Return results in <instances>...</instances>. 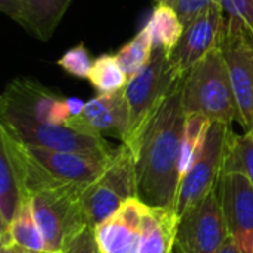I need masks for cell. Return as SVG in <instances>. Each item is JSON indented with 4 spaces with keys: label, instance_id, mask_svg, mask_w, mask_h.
<instances>
[{
    "label": "cell",
    "instance_id": "6da1fadb",
    "mask_svg": "<svg viewBox=\"0 0 253 253\" xmlns=\"http://www.w3.org/2000/svg\"><path fill=\"white\" fill-rule=\"evenodd\" d=\"M182 82L178 79L166 101L132 150L136 197L148 206L175 208L181 184V151L185 127Z\"/></svg>",
    "mask_w": 253,
    "mask_h": 253
},
{
    "label": "cell",
    "instance_id": "7a4b0ae2",
    "mask_svg": "<svg viewBox=\"0 0 253 253\" xmlns=\"http://www.w3.org/2000/svg\"><path fill=\"white\" fill-rule=\"evenodd\" d=\"M182 107L185 116L199 114L211 122L227 125L237 120L236 101L221 46L211 50L184 77Z\"/></svg>",
    "mask_w": 253,
    "mask_h": 253
},
{
    "label": "cell",
    "instance_id": "3957f363",
    "mask_svg": "<svg viewBox=\"0 0 253 253\" xmlns=\"http://www.w3.org/2000/svg\"><path fill=\"white\" fill-rule=\"evenodd\" d=\"M181 77H176L169 61V53L162 47H154L150 64L125 87L127 105V129L122 144L130 151L136 147L145 127L157 114L173 84Z\"/></svg>",
    "mask_w": 253,
    "mask_h": 253
},
{
    "label": "cell",
    "instance_id": "277c9868",
    "mask_svg": "<svg viewBox=\"0 0 253 253\" xmlns=\"http://www.w3.org/2000/svg\"><path fill=\"white\" fill-rule=\"evenodd\" d=\"M0 125L6 126L25 145L98 157H110L116 150L101 135L84 133L65 125L39 122L3 102H0Z\"/></svg>",
    "mask_w": 253,
    "mask_h": 253
},
{
    "label": "cell",
    "instance_id": "5b68a950",
    "mask_svg": "<svg viewBox=\"0 0 253 253\" xmlns=\"http://www.w3.org/2000/svg\"><path fill=\"white\" fill-rule=\"evenodd\" d=\"M86 187L61 185L34 194L30 202L46 251L59 253L87 225L82 193Z\"/></svg>",
    "mask_w": 253,
    "mask_h": 253
},
{
    "label": "cell",
    "instance_id": "8992f818",
    "mask_svg": "<svg viewBox=\"0 0 253 253\" xmlns=\"http://www.w3.org/2000/svg\"><path fill=\"white\" fill-rule=\"evenodd\" d=\"M133 197H136L135 159L122 144L114 150L104 172L82 193L87 225L96 228Z\"/></svg>",
    "mask_w": 253,
    "mask_h": 253
},
{
    "label": "cell",
    "instance_id": "52a82bcc",
    "mask_svg": "<svg viewBox=\"0 0 253 253\" xmlns=\"http://www.w3.org/2000/svg\"><path fill=\"white\" fill-rule=\"evenodd\" d=\"M231 132V125L221 122L211 123L197 159L182 176L179 184L175 205L179 218L216 190L222 175L225 150Z\"/></svg>",
    "mask_w": 253,
    "mask_h": 253
},
{
    "label": "cell",
    "instance_id": "ba28073f",
    "mask_svg": "<svg viewBox=\"0 0 253 253\" xmlns=\"http://www.w3.org/2000/svg\"><path fill=\"white\" fill-rule=\"evenodd\" d=\"M228 237L215 190L179 218L173 253H219Z\"/></svg>",
    "mask_w": 253,
    "mask_h": 253
},
{
    "label": "cell",
    "instance_id": "9c48e42d",
    "mask_svg": "<svg viewBox=\"0 0 253 253\" xmlns=\"http://www.w3.org/2000/svg\"><path fill=\"white\" fill-rule=\"evenodd\" d=\"M221 49L227 62L237 122L245 132L253 129V36L242 27L225 24Z\"/></svg>",
    "mask_w": 253,
    "mask_h": 253
},
{
    "label": "cell",
    "instance_id": "30bf717a",
    "mask_svg": "<svg viewBox=\"0 0 253 253\" xmlns=\"http://www.w3.org/2000/svg\"><path fill=\"white\" fill-rule=\"evenodd\" d=\"M224 27L225 18L219 3L209 6L185 25L179 43L169 55L176 77H185L200 59L221 44Z\"/></svg>",
    "mask_w": 253,
    "mask_h": 253
},
{
    "label": "cell",
    "instance_id": "8fae6325",
    "mask_svg": "<svg viewBox=\"0 0 253 253\" xmlns=\"http://www.w3.org/2000/svg\"><path fill=\"white\" fill-rule=\"evenodd\" d=\"M218 197L228 236L243 253H253V184L239 172H222Z\"/></svg>",
    "mask_w": 253,
    "mask_h": 253
},
{
    "label": "cell",
    "instance_id": "7c38bea8",
    "mask_svg": "<svg viewBox=\"0 0 253 253\" xmlns=\"http://www.w3.org/2000/svg\"><path fill=\"white\" fill-rule=\"evenodd\" d=\"M25 145V144H24ZM28 156L58 184L87 187L105 169L110 157L55 151L42 147L25 145Z\"/></svg>",
    "mask_w": 253,
    "mask_h": 253
},
{
    "label": "cell",
    "instance_id": "4fadbf2b",
    "mask_svg": "<svg viewBox=\"0 0 253 253\" xmlns=\"http://www.w3.org/2000/svg\"><path fill=\"white\" fill-rule=\"evenodd\" d=\"M0 102L12 105L43 123L67 125L70 120L65 98L28 77H18L9 82Z\"/></svg>",
    "mask_w": 253,
    "mask_h": 253
},
{
    "label": "cell",
    "instance_id": "5bb4252c",
    "mask_svg": "<svg viewBox=\"0 0 253 253\" xmlns=\"http://www.w3.org/2000/svg\"><path fill=\"white\" fill-rule=\"evenodd\" d=\"M148 205L133 197L95 228L101 253H138L142 218Z\"/></svg>",
    "mask_w": 253,
    "mask_h": 253
},
{
    "label": "cell",
    "instance_id": "9a60e30c",
    "mask_svg": "<svg viewBox=\"0 0 253 253\" xmlns=\"http://www.w3.org/2000/svg\"><path fill=\"white\" fill-rule=\"evenodd\" d=\"M65 126L92 135H111L125 138L127 129V105L125 89L114 93H98L86 102L79 117H71Z\"/></svg>",
    "mask_w": 253,
    "mask_h": 253
},
{
    "label": "cell",
    "instance_id": "2e32d148",
    "mask_svg": "<svg viewBox=\"0 0 253 253\" xmlns=\"http://www.w3.org/2000/svg\"><path fill=\"white\" fill-rule=\"evenodd\" d=\"M73 0H0V10L33 37L47 42Z\"/></svg>",
    "mask_w": 253,
    "mask_h": 253
},
{
    "label": "cell",
    "instance_id": "e0dca14e",
    "mask_svg": "<svg viewBox=\"0 0 253 253\" xmlns=\"http://www.w3.org/2000/svg\"><path fill=\"white\" fill-rule=\"evenodd\" d=\"M179 215L175 208L147 206L138 253H173Z\"/></svg>",
    "mask_w": 253,
    "mask_h": 253
},
{
    "label": "cell",
    "instance_id": "ac0fdd59",
    "mask_svg": "<svg viewBox=\"0 0 253 253\" xmlns=\"http://www.w3.org/2000/svg\"><path fill=\"white\" fill-rule=\"evenodd\" d=\"M145 27L151 34L154 47H162L169 55L179 43L185 30L181 16L169 3H157Z\"/></svg>",
    "mask_w": 253,
    "mask_h": 253
},
{
    "label": "cell",
    "instance_id": "d6986e66",
    "mask_svg": "<svg viewBox=\"0 0 253 253\" xmlns=\"http://www.w3.org/2000/svg\"><path fill=\"white\" fill-rule=\"evenodd\" d=\"M1 243H13L25 251L33 252L46 251V245L34 218L30 199H25L21 203L7 231L1 234Z\"/></svg>",
    "mask_w": 253,
    "mask_h": 253
},
{
    "label": "cell",
    "instance_id": "ffe728a7",
    "mask_svg": "<svg viewBox=\"0 0 253 253\" xmlns=\"http://www.w3.org/2000/svg\"><path fill=\"white\" fill-rule=\"evenodd\" d=\"M22 191L7 154L0 148V231H7L21 203Z\"/></svg>",
    "mask_w": 253,
    "mask_h": 253
},
{
    "label": "cell",
    "instance_id": "44dd1931",
    "mask_svg": "<svg viewBox=\"0 0 253 253\" xmlns=\"http://www.w3.org/2000/svg\"><path fill=\"white\" fill-rule=\"evenodd\" d=\"M154 52V43L151 34L147 27L139 30V33L123 44L117 52L116 56L126 73L127 79L130 80L136 74H139L151 61Z\"/></svg>",
    "mask_w": 253,
    "mask_h": 253
},
{
    "label": "cell",
    "instance_id": "7402d4cb",
    "mask_svg": "<svg viewBox=\"0 0 253 253\" xmlns=\"http://www.w3.org/2000/svg\"><path fill=\"white\" fill-rule=\"evenodd\" d=\"M87 80L98 90V93L102 95L123 90L129 82L116 53H104L95 58Z\"/></svg>",
    "mask_w": 253,
    "mask_h": 253
},
{
    "label": "cell",
    "instance_id": "603a6c76",
    "mask_svg": "<svg viewBox=\"0 0 253 253\" xmlns=\"http://www.w3.org/2000/svg\"><path fill=\"white\" fill-rule=\"evenodd\" d=\"M222 172H239L253 184V129L242 135L231 132L225 150Z\"/></svg>",
    "mask_w": 253,
    "mask_h": 253
},
{
    "label": "cell",
    "instance_id": "cb8c5ba5",
    "mask_svg": "<svg viewBox=\"0 0 253 253\" xmlns=\"http://www.w3.org/2000/svg\"><path fill=\"white\" fill-rule=\"evenodd\" d=\"M211 123H212L211 120L199 114H190L185 117L182 151H181V179L197 159L205 144Z\"/></svg>",
    "mask_w": 253,
    "mask_h": 253
},
{
    "label": "cell",
    "instance_id": "d4e9b609",
    "mask_svg": "<svg viewBox=\"0 0 253 253\" xmlns=\"http://www.w3.org/2000/svg\"><path fill=\"white\" fill-rule=\"evenodd\" d=\"M93 61L89 50L83 43H79L73 47H70L59 59L58 67H61L67 74L77 77V79H87L90 74V70L93 67Z\"/></svg>",
    "mask_w": 253,
    "mask_h": 253
},
{
    "label": "cell",
    "instance_id": "484cf974",
    "mask_svg": "<svg viewBox=\"0 0 253 253\" xmlns=\"http://www.w3.org/2000/svg\"><path fill=\"white\" fill-rule=\"evenodd\" d=\"M225 24L242 27L253 36V0H219Z\"/></svg>",
    "mask_w": 253,
    "mask_h": 253
},
{
    "label": "cell",
    "instance_id": "4316f807",
    "mask_svg": "<svg viewBox=\"0 0 253 253\" xmlns=\"http://www.w3.org/2000/svg\"><path fill=\"white\" fill-rule=\"evenodd\" d=\"M59 253H101L95 228L86 227L80 234H77Z\"/></svg>",
    "mask_w": 253,
    "mask_h": 253
},
{
    "label": "cell",
    "instance_id": "83f0119b",
    "mask_svg": "<svg viewBox=\"0 0 253 253\" xmlns=\"http://www.w3.org/2000/svg\"><path fill=\"white\" fill-rule=\"evenodd\" d=\"M216 3H219V0H170L169 4L178 12L184 25H187L199 13Z\"/></svg>",
    "mask_w": 253,
    "mask_h": 253
},
{
    "label": "cell",
    "instance_id": "f1b7e54d",
    "mask_svg": "<svg viewBox=\"0 0 253 253\" xmlns=\"http://www.w3.org/2000/svg\"><path fill=\"white\" fill-rule=\"evenodd\" d=\"M65 101H67V107H68V111H70V119L71 117H79L83 113L86 102H83L82 99H79L76 96L65 98Z\"/></svg>",
    "mask_w": 253,
    "mask_h": 253
},
{
    "label": "cell",
    "instance_id": "f546056e",
    "mask_svg": "<svg viewBox=\"0 0 253 253\" xmlns=\"http://www.w3.org/2000/svg\"><path fill=\"white\" fill-rule=\"evenodd\" d=\"M219 253H243L240 251V248L236 245V242L231 239V237H228L227 239V242H225V245H224V248H222V251Z\"/></svg>",
    "mask_w": 253,
    "mask_h": 253
},
{
    "label": "cell",
    "instance_id": "4dcf8cb0",
    "mask_svg": "<svg viewBox=\"0 0 253 253\" xmlns=\"http://www.w3.org/2000/svg\"><path fill=\"white\" fill-rule=\"evenodd\" d=\"M0 253H18V248L13 243H1Z\"/></svg>",
    "mask_w": 253,
    "mask_h": 253
},
{
    "label": "cell",
    "instance_id": "1f68e13d",
    "mask_svg": "<svg viewBox=\"0 0 253 253\" xmlns=\"http://www.w3.org/2000/svg\"><path fill=\"white\" fill-rule=\"evenodd\" d=\"M18 248V253H56V252H49V251H42V252H33V251H25V249H22V248H19V246H16Z\"/></svg>",
    "mask_w": 253,
    "mask_h": 253
},
{
    "label": "cell",
    "instance_id": "d6a6232c",
    "mask_svg": "<svg viewBox=\"0 0 253 253\" xmlns=\"http://www.w3.org/2000/svg\"><path fill=\"white\" fill-rule=\"evenodd\" d=\"M157 3H170V0H156Z\"/></svg>",
    "mask_w": 253,
    "mask_h": 253
}]
</instances>
